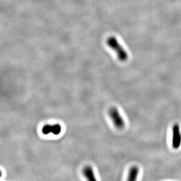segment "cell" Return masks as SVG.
<instances>
[{"label":"cell","instance_id":"7a4b0ae2","mask_svg":"<svg viewBox=\"0 0 181 181\" xmlns=\"http://www.w3.org/2000/svg\"><path fill=\"white\" fill-rule=\"evenodd\" d=\"M108 113L115 127L118 129H123L125 126V121L118 109L115 107H111L109 110Z\"/></svg>","mask_w":181,"mask_h":181},{"label":"cell","instance_id":"8992f818","mask_svg":"<svg viewBox=\"0 0 181 181\" xmlns=\"http://www.w3.org/2000/svg\"><path fill=\"white\" fill-rule=\"evenodd\" d=\"M138 174H139L138 168L136 166L132 167L129 171L127 180L130 181H136Z\"/></svg>","mask_w":181,"mask_h":181},{"label":"cell","instance_id":"6da1fadb","mask_svg":"<svg viewBox=\"0 0 181 181\" xmlns=\"http://www.w3.org/2000/svg\"><path fill=\"white\" fill-rule=\"evenodd\" d=\"M107 45L112 49L117 54L118 59L121 62H125L127 61L128 55L127 52L119 43L117 39L114 36L109 37L106 40Z\"/></svg>","mask_w":181,"mask_h":181},{"label":"cell","instance_id":"277c9868","mask_svg":"<svg viewBox=\"0 0 181 181\" xmlns=\"http://www.w3.org/2000/svg\"><path fill=\"white\" fill-rule=\"evenodd\" d=\"M62 131V127L59 124H46L42 128V133L44 135L52 133L54 135H59Z\"/></svg>","mask_w":181,"mask_h":181},{"label":"cell","instance_id":"5b68a950","mask_svg":"<svg viewBox=\"0 0 181 181\" xmlns=\"http://www.w3.org/2000/svg\"><path fill=\"white\" fill-rule=\"evenodd\" d=\"M82 173L88 180L91 181H97L93 170L90 166H86L84 167L82 171Z\"/></svg>","mask_w":181,"mask_h":181},{"label":"cell","instance_id":"3957f363","mask_svg":"<svg viewBox=\"0 0 181 181\" xmlns=\"http://www.w3.org/2000/svg\"><path fill=\"white\" fill-rule=\"evenodd\" d=\"M181 144V133L180 125L175 124L172 127V145L174 149L180 148Z\"/></svg>","mask_w":181,"mask_h":181}]
</instances>
